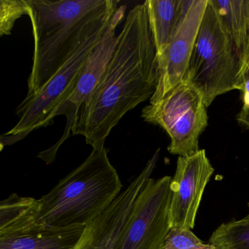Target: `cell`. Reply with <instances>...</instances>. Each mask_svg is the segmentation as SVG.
<instances>
[{"label": "cell", "mask_w": 249, "mask_h": 249, "mask_svg": "<svg viewBox=\"0 0 249 249\" xmlns=\"http://www.w3.org/2000/svg\"><path fill=\"white\" fill-rule=\"evenodd\" d=\"M158 76L157 51L143 2L129 11L107 68L71 134L84 136L92 148H105L124 115L154 95Z\"/></svg>", "instance_id": "1"}, {"label": "cell", "mask_w": 249, "mask_h": 249, "mask_svg": "<svg viewBox=\"0 0 249 249\" xmlns=\"http://www.w3.org/2000/svg\"><path fill=\"white\" fill-rule=\"evenodd\" d=\"M122 188L107 148H93L79 167L37 199L36 222L57 227H86L113 203Z\"/></svg>", "instance_id": "2"}, {"label": "cell", "mask_w": 249, "mask_h": 249, "mask_svg": "<svg viewBox=\"0 0 249 249\" xmlns=\"http://www.w3.org/2000/svg\"><path fill=\"white\" fill-rule=\"evenodd\" d=\"M34 38L29 97L62 66L89 21L106 0H25Z\"/></svg>", "instance_id": "3"}, {"label": "cell", "mask_w": 249, "mask_h": 249, "mask_svg": "<svg viewBox=\"0 0 249 249\" xmlns=\"http://www.w3.org/2000/svg\"><path fill=\"white\" fill-rule=\"evenodd\" d=\"M117 1L106 0L101 9L89 21L75 41L62 66L49 81L31 97H25L17 109L19 117L13 129L1 137V148L10 146L32 132L53 122L75 89L80 72L89 55L103 37L113 14Z\"/></svg>", "instance_id": "4"}, {"label": "cell", "mask_w": 249, "mask_h": 249, "mask_svg": "<svg viewBox=\"0 0 249 249\" xmlns=\"http://www.w3.org/2000/svg\"><path fill=\"white\" fill-rule=\"evenodd\" d=\"M246 71L208 0L183 81L195 87L209 107L218 96L240 91Z\"/></svg>", "instance_id": "5"}, {"label": "cell", "mask_w": 249, "mask_h": 249, "mask_svg": "<svg viewBox=\"0 0 249 249\" xmlns=\"http://www.w3.org/2000/svg\"><path fill=\"white\" fill-rule=\"evenodd\" d=\"M207 107L202 94L183 81L161 100L144 107L141 117L164 129L170 138L169 152L180 157L199 150V137L208 124Z\"/></svg>", "instance_id": "6"}, {"label": "cell", "mask_w": 249, "mask_h": 249, "mask_svg": "<svg viewBox=\"0 0 249 249\" xmlns=\"http://www.w3.org/2000/svg\"><path fill=\"white\" fill-rule=\"evenodd\" d=\"M172 177L150 178L137 199L118 249H162L170 225Z\"/></svg>", "instance_id": "7"}, {"label": "cell", "mask_w": 249, "mask_h": 249, "mask_svg": "<svg viewBox=\"0 0 249 249\" xmlns=\"http://www.w3.org/2000/svg\"><path fill=\"white\" fill-rule=\"evenodd\" d=\"M208 2V0H182L177 28L158 62V83L150 104L161 100L183 81Z\"/></svg>", "instance_id": "8"}, {"label": "cell", "mask_w": 249, "mask_h": 249, "mask_svg": "<svg viewBox=\"0 0 249 249\" xmlns=\"http://www.w3.org/2000/svg\"><path fill=\"white\" fill-rule=\"evenodd\" d=\"M125 11V5H122L116 10L103 37L91 51L84 63L78 75L75 89L58 111L56 116L60 115L66 116V127L62 138L54 145L45 151L49 158L52 160L56 158L59 147L69 138L71 132L72 133V127L76 122L81 108L89 101L103 77L116 47L117 41L116 29L123 20Z\"/></svg>", "instance_id": "9"}, {"label": "cell", "mask_w": 249, "mask_h": 249, "mask_svg": "<svg viewBox=\"0 0 249 249\" xmlns=\"http://www.w3.org/2000/svg\"><path fill=\"white\" fill-rule=\"evenodd\" d=\"M213 173V167L204 149L178 157L170 183L171 229L192 230L195 227L204 191Z\"/></svg>", "instance_id": "10"}, {"label": "cell", "mask_w": 249, "mask_h": 249, "mask_svg": "<svg viewBox=\"0 0 249 249\" xmlns=\"http://www.w3.org/2000/svg\"><path fill=\"white\" fill-rule=\"evenodd\" d=\"M156 151L139 175L113 203L87 224L73 249H118L121 237L129 221L137 199L154 172L160 157Z\"/></svg>", "instance_id": "11"}, {"label": "cell", "mask_w": 249, "mask_h": 249, "mask_svg": "<svg viewBox=\"0 0 249 249\" xmlns=\"http://www.w3.org/2000/svg\"><path fill=\"white\" fill-rule=\"evenodd\" d=\"M85 226L57 227L35 221L0 232V249H73Z\"/></svg>", "instance_id": "12"}, {"label": "cell", "mask_w": 249, "mask_h": 249, "mask_svg": "<svg viewBox=\"0 0 249 249\" xmlns=\"http://www.w3.org/2000/svg\"><path fill=\"white\" fill-rule=\"evenodd\" d=\"M245 68H249V0H210Z\"/></svg>", "instance_id": "13"}, {"label": "cell", "mask_w": 249, "mask_h": 249, "mask_svg": "<svg viewBox=\"0 0 249 249\" xmlns=\"http://www.w3.org/2000/svg\"><path fill=\"white\" fill-rule=\"evenodd\" d=\"M149 27L157 51V62L161 59L177 28L182 0H146L144 2Z\"/></svg>", "instance_id": "14"}, {"label": "cell", "mask_w": 249, "mask_h": 249, "mask_svg": "<svg viewBox=\"0 0 249 249\" xmlns=\"http://www.w3.org/2000/svg\"><path fill=\"white\" fill-rule=\"evenodd\" d=\"M37 199L12 194L0 203V232L36 220Z\"/></svg>", "instance_id": "15"}, {"label": "cell", "mask_w": 249, "mask_h": 249, "mask_svg": "<svg viewBox=\"0 0 249 249\" xmlns=\"http://www.w3.org/2000/svg\"><path fill=\"white\" fill-rule=\"evenodd\" d=\"M208 243L217 249H249V218L221 224Z\"/></svg>", "instance_id": "16"}, {"label": "cell", "mask_w": 249, "mask_h": 249, "mask_svg": "<svg viewBox=\"0 0 249 249\" xmlns=\"http://www.w3.org/2000/svg\"><path fill=\"white\" fill-rule=\"evenodd\" d=\"M162 249H217L205 243L188 229H171Z\"/></svg>", "instance_id": "17"}, {"label": "cell", "mask_w": 249, "mask_h": 249, "mask_svg": "<svg viewBox=\"0 0 249 249\" xmlns=\"http://www.w3.org/2000/svg\"><path fill=\"white\" fill-rule=\"evenodd\" d=\"M27 16L25 0H1L0 2V35L11 34L16 21Z\"/></svg>", "instance_id": "18"}, {"label": "cell", "mask_w": 249, "mask_h": 249, "mask_svg": "<svg viewBox=\"0 0 249 249\" xmlns=\"http://www.w3.org/2000/svg\"><path fill=\"white\" fill-rule=\"evenodd\" d=\"M240 91L243 96V107L237 114V121L239 124L249 129V68L245 72Z\"/></svg>", "instance_id": "19"}, {"label": "cell", "mask_w": 249, "mask_h": 249, "mask_svg": "<svg viewBox=\"0 0 249 249\" xmlns=\"http://www.w3.org/2000/svg\"><path fill=\"white\" fill-rule=\"evenodd\" d=\"M248 207H249V203L248 204ZM247 216L249 217V214H248Z\"/></svg>", "instance_id": "20"}]
</instances>
